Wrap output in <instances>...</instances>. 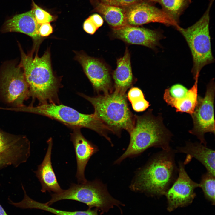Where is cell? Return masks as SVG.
<instances>
[{
  "mask_svg": "<svg viewBox=\"0 0 215 215\" xmlns=\"http://www.w3.org/2000/svg\"><path fill=\"white\" fill-rule=\"evenodd\" d=\"M159 3L162 9L179 24L180 15L191 0H149Z\"/></svg>",
  "mask_w": 215,
  "mask_h": 215,
  "instance_id": "obj_24",
  "label": "cell"
},
{
  "mask_svg": "<svg viewBox=\"0 0 215 215\" xmlns=\"http://www.w3.org/2000/svg\"><path fill=\"white\" fill-rule=\"evenodd\" d=\"M22 68L11 64L3 70L0 78V92L4 100L15 107L24 106L30 96L29 87Z\"/></svg>",
  "mask_w": 215,
  "mask_h": 215,
  "instance_id": "obj_8",
  "label": "cell"
},
{
  "mask_svg": "<svg viewBox=\"0 0 215 215\" xmlns=\"http://www.w3.org/2000/svg\"><path fill=\"white\" fill-rule=\"evenodd\" d=\"M40 25L37 22L31 10L27 12L16 15L7 20L4 24L2 31L4 33H22L37 40L41 37L39 32Z\"/></svg>",
  "mask_w": 215,
  "mask_h": 215,
  "instance_id": "obj_16",
  "label": "cell"
},
{
  "mask_svg": "<svg viewBox=\"0 0 215 215\" xmlns=\"http://www.w3.org/2000/svg\"><path fill=\"white\" fill-rule=\"evenodd\" d=\"M213 0L200 19L186 28H176L185 39L192 56L193 66L191 70L194 77L199 75L205 65L214 61L212 53L209 30V12Z\"/></svg>",
  "mask_w": 215,
  "mask_h": 215,
  "instance_id": "obj_7",
  "label": "cell"
},
{
  "mask_svg": "<svg viewBox=\"0 0 215 215\" xmlns=\"http://www.w3.org/2000/svg\"><path fill=\"white\" fill-rule=\"evenodd\" d=\"M174 150L175 153L187 154L184 162L185 165L194 158L205 166L207 172L215 176L214 150L207 147L200 142L190 141L186 142L184 146L177 147Z\"/></svg>",
  "mask_w": 215,
  "mask_h": 215,
  "instance_id": "obj_15",
  "label": "cell"
},
{
  "mask_svg": "<svg viewBox=\"0 0 215 215\" xmlns=\"http://www.w3.org/2000/svg\"><path fill=\"white\" fill-rule=\"evenodd\" d=\"M112 35L115 38L130 44L144 46L155 49L164 38L162 32L158 30L128 25L113 29Z\"/></svg>",
  "mask_w": 215,
  "mask_h": 215,
  "instance_id": "obj_13",
  "label": "cell"
},
{
  "mask_svg": "<svg viewBox=\"0 0 215 215\" xmlns=\"http://www.w3.org/2000/svg\"><path fill=\"white\" fill-rule=\"evenodd\" d=\"M215 176L207 172L202 175L199 183L205 198L214 205L215 204Z\"/></svg>",
  "mask_w": 215,
  "mask_h": 215,
  "instance_id": "obj_25",
  "label": "cell"
},
{
  "mask_svg": "<svg viewBox=\"0 0 215 215\" xmlns=\"http://www.w3.org/2000/svg\"><path fill=\"white\" fill-rule=\"evenodd\" d=\"M184 163L178 162V176L165 194L167 201V210L172 211L179 207L191 204L196 196L194 190L199 183L192 180L185 169Z\"/></svg>",
  "mask_w": 215,
  "mask_h": 215,
  "instance_id": "obj_10",
  "label": "cell"
},
{
  "mask_svg": "<svg viewBox=\"0 0 215 215\" xmlns=\"http://www.w3.org/2000/svg\"><path fill=\"white\" fill-rule=\"evenodd\" d=\"M98 29L103 24V20L100 15L97 14H93L89 17Z\"/></svg>",
  "mask_w": 215,
  "mask_h": 215,
  "instance_id": "obj_32",
  "label": "cell"
},
{
  "mask_svg": "<svg viewBox=\"0 0 215 215\" xmlns=\"http://www.w3.org/2000/svg\"><path fill=\"white\" fill-rule=\"evenodd\" d=\"M175 153L172 148L154 155L136 173L130 186L131 190L152 196L164 195L178 176Z\"/></svg>",
  "mask_w": 215,
  "mask_h": 215,
  "instance_id": "obj_1",
  "label": "cell"
},
{
  "mask_svg": "<svg viewBox=\"0 0 215 215\" xmlns=\"http://www.w3.org/2000/svg\"><path fill=\"white\" fill-rule=\"evenodd\" d=\"M215 84L214 79L208 84L205 96H198L197 105L191 115L193 122L192 129L189 132L196 136L200 142L207 146L205 134L211 133L215 134L214 100Z\"/></svg>",
  "mask_w": 215,
  "mask_h": 215,
  "instance_id": "obj_9",
  "label": "cell"
},
{
  "mask_svg": "<svg viewBox=\"0 0 215 215\" xmlns=\"http://www.w3.org/2000/svg\"><path fill=\"white\" fill-rule=\"evenodd\" d=\"M134 127L129 133V145L124 153L115 162L119 164L126 158L136 156L151 147L169 150L172 134L164 125L161 115L155 116L152 110L143 115H134Z\"/></svg>",
  "mask_w": 215,
  "mask_h": 215,
  "instance_id": "obj_3",
  "label": "cell"
},
{
  "mask_svg": "<svg viewBox=\"0 0 215 215\" xmlns=\"http://www.w3.org/2000/svg\"><path fill=\"white\" fill-rule=\"evenodd\" d=\"M23 199L16 203L18 208L22 209H36L44 210L56 215H98V209L95 208L93 210L88 208L84 211H67L59 210L50 207L46 203H40L30 198L24 192Z\"/></svg>",
  "mask_w": 215,
  "mask_h": 215,
  "instance_id": "obj_20",
  "label": "cell"
},
{
  "mask_svg": "<svg viewBox=\"0 0 215 215\" xmlns=\"http://www.w3.org/2000/svg\"><path fill=\"white\" fill-rule=\"evenodd\" d=\"M30 150V142L26 136L10 134L0 130V151Z\"/></svg>",
  "mask_w": 215,
  "mask_h": 215,
  "instance_id": "obj_22",
  "label": "cell"
},
{
  "mask_svg": "<svg viewBox=\"0 0 215 215\" xmlns=\"http://www.w3.org/2000/svg\"><path fill=\"white\" fill-rule=\"evenodd\" d=\"M130 102L133 109L137 112L144 111L150 106L149 102L145 99L144 94L133 99Z\"/></svg>",
  "mask_w": 215,
  "mask_h": 215,
  "instance_id": "obj_28",
  "label": "cell"
},
{
  "mask_svg": "<svg viewBox=\"0 0 215 215\" xmlns=\"http://www.w3.org/2000/svg\"><path fill=\"white\" fill-rule=\"evenodd\" d=\"M126 11L128 24L138 26L157 22L176 28L180 26L176 21L164 11L148 3L138 2L130 6Z\"/></svg>",
  "mask_w": 215,
  "mask_h": 215,
  "instance_id": "obj_12",
  "label": "cell"
},
{
  "mask_svg": "<svg viewBox=\"0 0 215 215\" xmlns=\"http://www.w3.org/2000/svg\"><path fill=\"white\" fill-rule=\"evenodd\" d=\"M47 151L42 163L38 166L35 173L42 185L41 191H53L55 193L62 192L63 190L59 185L52 166L51 154L53 143L52 139L50 138L47 141Z\"/></svg>",
  "mask_w": 215,
  "mask_h": 215,
  "instance_id": "obj_17",
  "label": "cell"
},
{
  "mask_svg": "<svg viewBox=\"0 0 215 215\" xmlns=\"http://www.w3.org/2000/svg\"><path fill=\"white\" fill-rule=\"evenodd\" d=\"M114 90L125 94L133 82L130 54L127 47L123 56L117 60V67L113 73Z\"/></svg>",
  "mask_w": 215,
  "mask_h": 215,
  "instance_id": "obj_18",
  "label": "cell"
},
{
  "mask_svg": "<svg viewBox=\"0 0 215 215\" xmlns=\"http://www.w3.org/2000/svg\"><path fill=\"white\" fill-rule=\"evenodd\" d=\"M83 28L86 32L91 35L94 34L98 29L89 17L84 22Z\"/></svg>",
  "mask_w": 215,
  "mask_h": 215,
  "instance_id": "obj_30",
  "label": "cell"
},
{
  "mask_svg": "<svg viewBox=\"0 0 215 215\" xmlns=\"http://www.w3.org/2000/svg\"><path fill=\"white\" fill-rule=\"evenodd\" d=\"M75 58L96 91L103 94L113 91L110 71L105 63L84 53H76Z\"/></svg>",
  "mask_w": 215,
  "mask_h": 215,
  "instance_id": "obj_11",
  "label": "cell"
},
{
  "mask_svg": "<svg viewBox=\"0 0 215 215\" xmlns=\"http://www.w3.org/2000/svg\"><path fill=\"white\" fill-rule=\"evenodd\" d=\"M80 128L73 129L71 133V140L74 147L77 162L76 177L79 183L87 180L85 176V171L91 157L98 150L97 147L87 140L82 135Z\"/></svg>",
  "mask_w": 215,
  "mask_h": 215,
  "instance_id": "obj_14",
  "label": "cell"
},
{
  "mask_svg": "<svg viewBox=\"0 0 215 215\" xmlns=\"http://www.w3.org/2000/svg\"><path fill=\"white\" fill-rule=\"evenodd\" d=\"M30 154V150H14L0 151V168L10 165L17 167L25 162Z\"/></svg>",
  "mask_w": 215,
  "mask_h": 215,
  "instance_id": "obj_23",
  "label": "cell"
},
{
  "mask_svg": "<svg viewBox=\"0 0 215 215\" xmlns=\"http://www.w3.org/2000/svg\"><path fill=\"white\" fill-rule=\"evenodd\" d=\"M50 201L46 203L50 206L61 200L69 199L85 204L89 209L96 207L102 214L107 212L116 206L120 208V205H124L112 197L106 186L100 182L95 180L79 184H72L70 188L59 193L51 194Z\"/></svg>",
  "mask_w": 215,
  "mask_h": 215,
  "instance_id": "obj_6",
  "label": "cell"
},
{
  "mask_svg": "<svg viewBox=\"0 0 215 215\" xmlns=\"http://www.w3.org/2000/svg\"><path fill=\"white\" fill-rule=\"evenodd\" d=\"M13 111L30 113L42 115L58 121L72 128H87L96 132L110 142L108 130L102 122L94 114L82 113L76 110L63 104H41L36 106L24 105L14 108Z\"/></svg>",
  "mask_w": 215,
  "mask_h": 215,
  "instance_id": "obj_5",
  "label": "cell"
},
{
  "mask_svg": "<svg viewBox=\"0 0 215 215\" xmlns=\"http://www.w3.org/2000/svg\"><path fill=\"white\" fill-rule=\"evenodd\" d=\"M96 10L103 16L107 22L113 27L117 28L128 25L126 11L122 7L98 3Z\"/></svg>",
  "mask_w": 215,
  "mask_h": 215,
  "instance_id": "obj_21",
  "label": "cell"
},
{
  "mask_svg": "<svg viewBox=\"0 0 215 215\" xmlns=\"http://www.w3.org/2000/svg\"><path fill=\"white\" fill-rule=\"evenodd\" d=\"M53 32V27L50 22L46 23L40 24L39 28V32L41 36H47L51 34Z\"/></svg>",
  "mask_w": 215,
  "mask_h": 215,
  "instance_id": "obj_31",
  "label": "cell"
},
{
  "mask_svg": "<svg viewBox=\"0 0 215 215\" xmlns=\"http://www.w3.org/2000/svg\"><path fill=\"white\" fill-rule=\"evenodd\" d=\"M104 4L120 7L129 6L143 0H99Z\"/></svg>",
  "mask_w": 215,
  "mask_h": 215,
  "instance_id": "obj_29",
  "label": "cell"
},
{
  "mask_svg": "<svg viewBox=\"0 0 215 215\" xmlns=\"http://www.w3.org/2000/svg\"><path fill=\"white\" fill-rule=\"evenodd\" d=\"M32 9L37 23L39 24L53 21L54 17L48 12L37 5L33 2Z\"/></svg>",
  "mask_w": 215,
  "mask_h": 215,
  "instance_id": "obj_26",
  "label": "cell"
},
{
  "mask_svg": "<svg viewBox=\"0 0 215 215\" xmlns=\"http://www.w3.org/2000/svg\"><path fill=\"white\" fill-rule=\"evenodd\" d=\"M21 60L19 65L23 70L29 87L30 96L37 99L40 104H59L58 92L60 87L51 67L48 50L41 57L27 55L20 47Z\"/></svg>",
  "mask_w": 215,
  "mask_h": 215,
  "instance_id": "obj_2",
  "label": "cell"
},
{
  "mask_svg": "<svg viewBox=\"0 0 215 215\" xmlns=\"http://www.w3.org/2000/svg\"><path fill=\"white\" fill-rule=\"evenodd\" d=\"M79 95L93 107L94 114L108 130L119 136L123 130L130 133L135 124V116L131 111L126 94L114 90L112 93L91 97L82 93Z\"/></svg>",
  "mask_w": 215,
  "mask_h": 215,
  "instance_id": "obj_4",
  "label": "cell"
},
{
  "mask_svg": "<svg viewBox=\"0 0 215 215\" xmlns=\"http://www.w3.org/2000/svg\"><path fill=\"white\" fill-rule=\"evenodd\" d=\"M170 95L176 99L184 98L187 95L188 90L182 85L177 84L167 88Z\"/></svg>",
  "mask_w": 215,
  "mask_h": 215,
  "instance_id": "obj_27",
  "label": "cell"
},
{
  "mask_svg": "<svg viewBox=\"0 0 215 215\" xmlns=\"http://www.w3.org/2000/svg\"><path fill=\"white\" fill-rule=\"evenodd\" d=\"M198 75L194 78L195 82L194 85L188 90L186 96L181 99H176L171 97L167 88L165 89L163 99L168 105L176 109V112L186 113L191 115L193 113L197 104L198 83Z\"/></svg>",
  "mask_w": 215,
  "mask_h": 215,
  "instance_id": "obj_19",
  "label": "cell"
},
{
  "mask_svg": "<svg viewBox=\"0 0 215 215\" xmlns=\"http://www.w3.org/2000/svg\"><path fill=\"white\" fill-rule=\"evenodd\" d=\"M0 215H8L0 204Z\"/></svg>",
  "mask_w": 215,
  "mask_h": 215,
  "instance_id": "obj_33",
  "label": "cell"
}]
</instances>
